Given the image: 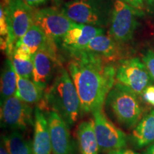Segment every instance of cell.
Here are the masks:
<instances>
[{
	"instance_id": "cell-2",
	"label": "cell",
	"mask_w": 154,
	"mask_h": 154,
	"mask_svg": "<svg viewBox=\"0 0 154 154\" xmlns=\"http://www.w3.org/2000/svg\"><path fill=\"white\" fill-rule=\"evenodd\" d=\"M41 101L42 104L38 106L57 112L69 126H74L82 115L76 88L68 70L62 66L58 68Z\"/></svg>"
},
{
	"instance_id": "cell-7",
	"label": "cell",
	"mask_w": 154,
	"mask_h": 154,
	"mask_svg": "<svg viewBox=\"0 0 154 154\" xmlns=\"http://www.w3.org/2000/svg\"><path fill=\"white\" fill-rule=\"evenodd\" d=\"M33 23L39 26L50 41L56 44H59L63 36L77 24L56 7L34 11Z\"/></svg>"
},
{
	"instance_id": "cell-3",
	"label": "cell",
	"mask_w": 154,
	"mask_h": 154,
	"mask_svg": "<svg viewBox=\"0 0 154 154\" xmlns=\"http://www.w3.org/2000/svg\"><path fill=\"white\" fill-rule=\"evenodd\" d=\"M137 94L121 83L116 82L108 94L105 106L125 128H134L141 119L143 107Z\"/></svg>"
},
{
	"instance_id": "cell-23",
	"label": "cell",
	"mask_w": 154,
	"mask_h": 154,
	"mask_svg": "<svg viewBox=\"0 0 154 154\" xmlns=\"http://www.w3.org/2000/svg\"><path fill=\"white\" fill-rule=\"evenodd\" d=\"M142 61L146 65L150 76L154 82V51L153 49H149L144 52L142 57Z\"/></svg>"
},
{
	"instance_id": "cell-18",
	"label": "cell",
	"mask_w": 154,
	"mask_h": 154,
	"mask_svg": "<svg viewBox=\"0 0 154 154\" xmlns=\"http://www.w3.org/2000/svg\"><path fill=\"white\" fill-rule=\"evenodd\" d=\"M44 95V90L36 85L29 79L22 78L17 75V87L15 96L29 104L41 102Z\"/></svg>"
},
{
	"instance_id": "cell-1",
	"label": "cell",
	"mask_w": 154,
	"mask_h": 154,
	"mask_svg": "<svg viewBox=\"0 0 154 154\" xmlns=\"http://www.w3.org/2000/svg\"><path fill=\"white\" fill-rule=\"evenodd\" d=\"M67 70L79 97L82 114L103 107L116 83V68L109 59L84 51H69Z\"/></svg>"
},
{
	"instance_id": "cell-13",
	"label": "cell",
	"mask_w": 154,
	"mask_h": 154,
	"mask_svg": "<svg viewBox=\"0 0 154 154\" xmlns=\"http://www.w3.org/2000/svg\"><path fill=\"white\" fill-rule=\"evenodd\" d=\"M103 33L104 30L102 28L77 24L63 36L59 44L67 52L82 50L94 37Z\"/></svg>"
},
{
	"instance_id": "cell-31",
	"label": "cell",
	"mask_w": 154,
	"mask_h": 154,
	"mask_svg": "<svg viewBox=\"0 0 154 154\" xmlns=\"http://www.w3.org/2000/svg\"><path fill=\"white\" fill-rule=\"evenodd\" d=\"M143 154H154V143L148 146Z\"/></svg>"
},
{
	"instance_id": "cell-25",
	"label": "cell",
	"mask_w": 154,
	"mask_h": 154,
	"mask_svg": "<svg viewBox=\"0 0 154 154\" xmlns=\"http://www.w3.org/2000/svg\"><path fill=\"white\" fill-rule=\"evenodd\" d=\"M0 34L1 36H8L9 29H8V24H7V18L5 12V9L2 5H1V9H0Z\"/></svg>"
},
{
	"instance_id": "cell-33",
	"label": "cell",
	"mask_w": 154,
	"mask_h": 154,
	"mask_svg": "<svg viewBox=\"0 0 154 154\" xmlns=\"http://www.w3.org/2000/svg\"><path fill=\"white\" fill-rule=\"evenodd\" d=\"M53 2H54V3H55L56 5L59 6V5H60L61 3H62L63 0H53Z\"/></svg>"
},
{
	"instance_id": "cell-24",
	"label": "cell",
	"mask_w": 154,
	"mask_h": 154,
	"mask_svg": "<svg viewBox=\"0 0 154 154\" xmlns=\"http://www.w3.org/2000/svg\"><path fill=\"white\" fill-rule=\"evenodd\" d=\"M13 55L16 56L17 57L21 59H24V60L33 59V55L31 52L30 49L24 44H19V45L15 47Z\"/></svg>"
},
{
	"instance_id": "cell-27",
	"label": "cell",
	"mask_w": 154,
	"mask_h": 154,
	"mask_svg": "<svg viewBox=\"0 0 154 154\" xmlns=\"http://www.w3.org/2000/svg\"><path fill=\"white\" fill-rule=\"evenodd\" d=\"M134 8L140 10L147 2V0H121Z\"/></svg>"
},
{
	"instance_id": "cell-22",
	"label": "cell",
	"mask_w": 154,
	"mask_h": 154,
	"mask_svg": "<svg viewBox=\"0 0 154 154\" xmlns=\"http://www.w3.org/2000/svg\"><path fill=\"white\" fill-rule=\"evenodd\" d=\"M17 74L22 78L32 79L34 72L33 59L24 60L13 55L11 58Z\"/></svg>"
},
{
	"instance_id": "cell-29",
	"label": "cell",
	"mask_w": 154,
	"mask_h": 154,
	"mask_svg": "<svg viewBox=\"0 0 154 154\" xmlns=\"http://www.w3.org/2000/svg\"><path fill=\"white\" fill-rule=\"evenodd\" d=\"M108 154H138V153H136V152L132 151V150L122 149L111 151L110 152H109Z\"/></svg>"
},
{
	"instance_id": "cell-26",
	"label": "cell",
	"mask_w": 154,
	"mask_h": 154,
	"mask_svg": "<svg viewBox=\"0 0 154 154\" xmlns=\"http://www.w3.org/2000/svg\"><path fill=\"white\" fill-rule=\"evenodd\" d=\"M144 101L147 103L154 105V86H149L142 94Z\"/></svg>"
},
{
	"instance_id": "cell-11",
	"label": "cell",
	"mask_w": 154,
	"mask_h": 154,
	"mask_svg": "<svg viewBox=\"0 0 154 154\" xmlns=\"http://www.w3.org/2000/svg\"><path fill=\"white\" fill-rule=\"evenodd\" d=\"M53 154H78L77 143L69 131V124L57 112L50 111L47 114Z\"/></svg>"
},
{
	"instance_id": "cell-32",
	"label": "cell",
	"mask_w": 154,
	"mask_h": 154,
	"mask_svg": "<svg viewBox=\"0 0 154 154\" xmlns=\"http://www.w3.org/2000/svg\"><path fill=\"white\" fill-rule=\"evenodd\" d=\"M0 154H9V153L7 151V149L5 148V145H4L3 142L1 143V147H0Z\"/></svg>"
},
{
	"instance_id": "cell-4",
	"label": "cell",
	"mask_w": 154,
	"mask_h": 154,
	"mask_svg": "<svg viewBox=\"0 0 154 154\" xmlns=\"http://www.w3.org/2000/svg\"><path fill=\"white\" fill-rule=\"evenodd\" d=\"M113 5V0H70L61 9L76 24L103 29L110 24Z\"/></svg>"
},
{
	"instance_id": "cell-21",
	"label": "cell",
	"mask_w": 154,
	"mask_h": 154,
	"mask_svg": "<svg viewBox=\"0 0 154 154\" xmlns=\"http://www.w3.org/2000/svg\"><path fill=\"white\" fill-rule=\"evenodd\" d=\"M2 139L9 154H32V143L17 131L5 136Z\"/></svg>"
},
{
	"instance_id": "cell-28",
	"label": "cell",
	"mask_w": 154,
	"mask_h": 154,
	"mask_svg": "<svg viewBox=\"0 0 154 154\" xmlns=\"http://www.w3.org/2000/svg\"><path fill=\"white\" fill-rule=\"evenodd\" d=\"M27 5L32 7H36L39 6L45 5L49 0H24Z\"/></svg>"
},
{
	"instance_id": "cell-16",
	"label": "cell",
	"mask_w": 154,
	"mask_h": 154,
	"mask_svg": "<svg viewBox=\"0 0 154 154\" xmlns=\"http://www.w3.org/2000/svg\"><path fill=\"white\" fill-rule=\"evenodd\" d=\"M131 140L137 149H142L154 143V110L142 117L133 130Z\"/></svg>"
},
{
	"instance_id": "cell-15",
	"label": "cell",
	"mask_w": 154,
	"mask_h": 154,
	"mask_svg": "<svg viewBox=\"0 0 154 154\" xmlns=\"http://www.w3.org/2000/svg\"><path fill=\"white\" fill-rule=\"evenodd\" d=\"M79 154H99V147L94 131V119L82 121L76 131Z\"/></svg>"
},
{
	"instance_id": "cell-14",
	"label": "cell",
	"mask_w": 154,
	"mask_h": 154,
	"mask_svg": "<svg viewBox=\"0 0 154 154\" xmlns=\"http://www.w3.org/2000/svg\"><path fill=\"white\" fill-rule=\"evenodd\" d=\"M32 154L52 153L47 116L40 107L34 109V126L32 142Z\"/></svg>"
},
{
	"instance_id": "cell-20",
	"label": "cell",
	"mask_w": 154,
	"mask_h": 154,
	"mask_svg": "<svg viewBox=\"0 0 154 154\" xmlns=\"http://www.w3.org/2000/svg\"><path fill=\"white\" fill-rule=\"evenodd\" d=\"M21 44H24L27 46L34 57L38 49L50 44L55 43L50 41L42 29L33 23L27 32L17 42L15 47Z\"/></svg>"
},
{
	"instance_id": "cell-30",
	"label": "cell",
	"mask_w": 154,
	"mask_h": 154,
	"mask_svg": "<svg viewBox=\"0 0 154 154\" xmlns=\"http://www.w3.org/2000/svg\"><path fill=\"white\" fill-rule=\"evenodd\" d=\"M149 10L152 13H154V0H147L146 2Z\"/></svg>"
},
{
	"instance_id": "cell-9",
	"label": "cell",
	"mask_w": 154,
	"mask_h": 154,
	"mask_svg": "<svg viewBox=\"0 0 154 154\" xmlns=\"http://www.w3.org/2000/svg\"><path fill=\"white\" fill-rule=\"evenodd\" d=\"M2 126L13 131H27L34 126V113L30 104L12 96L1 104Z\"/></svg>"
},
{
	"instance_id": "cell-5",
	"label": "cell",
	"mask_w": 154,
	"mask_h": 154,
	"mask_svg": "<svg viewBox=\"0 0 154 154\" xmlns=\"http://www.w3.org/2000/svg\"><path fill=\"white\" fill-rule=\"evenodd\" d=\"M4 9L9 29L6 51L11 59L17 42L33 24L34 11L24 0H8Z\"/></svg>"
},
{
	"instance_id": "cell-19",
	"label": "cell",
	"mask_w": 154,
	"mask_h": 154,
	"mask_svg": "<svg viewBox=\"0 0 154 154\" xmlns=\"http://www.w3.org/2000/svg\"><path fill=\"white\" fill-rule=\"evenodd\" d=\"M17 87V74L10 58L5 61L1 75V104L15 95Z\"/></svg>"
},
{
	"instance_id": "cell-17",
	"label": "cell",
	"mask_w": 154,
	"mask_h": 154,
	"mask_svg": "<svg viewBox=\"0 0 154 154\" xmlns=\"http://www.w3.org/2000/svg\"><path fill=\"white\" fill-rule=\"evenodd\" d=\"M119 44L110 35L101 34L89 42L82 50L96 54L112 61L119 54Z\"/></svg>"
},
{
	"instance_id": "cell-8",
	"label": "cell",
	"mask_w": 154,
	"mask_h": 154,
	"mask_svg": "<svg viewBox=\"0 0 154 154\" xmlns=\"http://www.w3.org/2000/svg\"><path fill=\"white\" fill-rule=\"evenodd\" d=\"M92 114L99 151L109 153L124 149L127 145L126 134L109 120L105 114L103 107L96 109Z\"/></svg>"
},
{
	"instance_id": "cell-10",
	"label": "cell",
	"mask_w": 154,
	"mask_h": 154,
	"mask_svg": "<svg viewBox=\"0 0 154 154\" xmlns=\"http://www.w3.org/2000/svg\"><path fill=\"white\" fill-rule=\"evenodd\" d=\"M116 80L140 96L151 85L153 79L143 61L138 58H131L120 61L116 68Z\"/></svg>"
},
{
	"instance_id": "cell-6",
	"label": "cell",
	"mask_w": 154,
	"mask_h": 154,
	"mask_svg": "<svg viewBox=\"0 0 154 154\" xmlns=\"http://www.w3.org/2000/svg\"><path fill=\"white\" fill-rule=\"evenodd\" d=\"M140 11L121 0L114 1L109 35L119 45L128 43L132 40L138 27L137 18L140 16Z\"/></svg>"
},
{
	"instance_id": "cell-12",
	"label": "cell",
	"mask_w": 154,
	"mask_h": 154,
	"mask_svg": "<svg viewBox=\"0 0 154 154\" xmlns=\"http://www.w3.org/2000/svg\"><path fill=\"white\" fill-rule=\"evenodd\" d=\"M56 44H50L36 51L33 57L34 72L32 80L46 90L52 80L59 64L55 50Z\"/></svg>"
}]
</instances>
